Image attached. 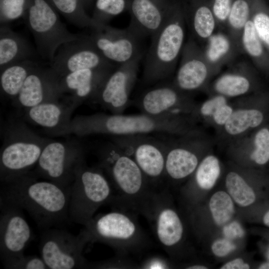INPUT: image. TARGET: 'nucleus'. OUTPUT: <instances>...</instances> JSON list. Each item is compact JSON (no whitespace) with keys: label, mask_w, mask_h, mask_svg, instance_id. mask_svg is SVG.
<instances>
[{"label":"nucleus","mask_w":269,"mask_h":269,"mask_svg":"<svg viewBox=\"0 0 269 269\" xmlns=\"http://www.w3.org/2000/svg\"><path fill=\"white\" fill-rule=\"evenodd\" d=\"M37 178L29 171L2 183L0 201L26 210L40 229L46 230L69 219L71 186Z\"/></svg>","instance_id":"1"},{"label":"nucleus","mask_w":269,"mask_h":269,"mask_svg":"<svg viewBox=\"0 0 269 269\" xmlns=\"http://www.w3.org/2000/svg\"><path fill=\"white\" fill-rule=\"evenodd\" d=\"M183 127L178 116L97 113L72 119L64 134L83 136L94 134L123 136L152 133H175Z\"/></svg>","instance_id":"2"},{"label":"nucleus","mask_w":269,"mask_h":269,"mask_svg":"<svg viewBox=\"0 0 269 269\" xmlns=\"http://www.w3.org/2000/svg\"><path fill=\"white\" fill-rule=\"evenodd\" d=\"M101 167L118 192L110 203H125L141 213L154 190L134 160L114 142L104 146L100 153Z\"/></svg>","instance_id":"3"},{"label":"nucleus","mask_w":269,"mask_h":269,"mask_svg":"<svg viewBox=\"0 0 269 269\" xmlns=\"http://www.w3.org/2000/svg\"><path fill=\"white\" fill-rule=\"evenodd\" d=\"M0 151V179L8 182L30 171L36 166L50 140L19 122L8 124L3 130Z\"/></svg>","instance_id":"4"},{"label":"nucleus","mask_w":269,"mask_h":269,"mask_svg":"<svg viewBox=\"0 0 269 269\" xmlns=\"http://www.w3.org/2000/svg\"><path fill=\"white\" fill-rule=\"evenodd\" d=\"M184 26L182 13L174 11L152 36L144 67L145 82L151 83L162 80L173 71L184 45Z\"/></svg>","instance_id":"5"},{"label":"nucleus","mask_w":269,"mask_h":269,"mask_svg":"<svg viewBox=\"0 0 269 269\" xmlns=\"http://www.w3.org/2000/svg\"><path fill=\"white\" fill-rule=\"evenodd\" d=\"M114 197L112 185L101 170L88 167L83 158L76 167L71 185L69 219L84 226L101 206L110 203Z\"/></svg>","instance_id":"6"},{"label":"nucleus","mask_w":269,"mask_h":269,"mask_svg":"<svg viewBox=\"0 0 269 269\" xmlns=\"http://www.w3.org/2000/svg\"><path fill=\"white\" fill-rule=\"evenodd\" d=\"M90 242H100L120 254L137 252L144 248L147 238L131 213L114 210L93 217L85 225Z\"/></svg>","instance_id":"7"},{"label":"nucleus","mask_w":269,"mask_h":269,"mask_svg":"<svg viewBox=\"0 0 269 269\" xmlns=\"http://www.w3.org/2000/svg\"><path fill=\"white\" fill-rule=\"evenodd\" d=\"M25 22L34 37L39 53L50 61L62 45L82 35L70 32L45 0H32Z\"/></svg>","instance_id":"8"},{"label":"nucleus","mask_w":269,"mask_h":269,"mask_svg":"<svg viewBox=\"0 0 269 269\" xmlns=\"http://www.w3.org/2000/svg\"><path fill=\"white\" fill-rule=\"evenodd\" d=\"M89 242L85 228L77 236L64 230L47 229L40 237V256L48 269L89 268L83 251Z\"/></svg>","instance_id":"9"},{"label":"nucleus","mask_w":269,"mask_h":269,"mask_svg":"<svg viewBox=\"0 0 269 269\" xmlns=\"http://www.w3.org/2000/svg\"><path fill=\"white\" fill-rule=\"evenodd\" d=\"M83 158V150L77 144L50 140L42 150L34 173L64 187L70 186L76 167Z\"/></svg>","instance_id":"10"},{"label":"nucleus","mask_w":269,"mask_h":269,"mask_svg":"<svg viewBox=\"0 0 269 269\" xmlns=\"http://www.w3.org/2000/svg\"><path fill=\"white\" fill-rule=\"evenodd\" d=\"M113 140L134 160L149 182L164 176L167 147L162 141L146 134L115 136Z\"/></svg>","instance_id":"11"},{"label":"nucleus","mask_w":269,"mask_h":269,"mask_svg":"<svg viewBox=\"0 0 269 269\" xmlns=\"http://www.w3.org/2000/svg\"><path fill=\"white\" fill-rule=\"evenodd\" d=\"M105 59L90 40L88 35L62 45L50 61V68L59 77L83 69L115 68Z\"/></svg>","instance_id":"12"},{"label":"nucleus","mask_w":269,"mask_h":269,"mask_svg":"<svg viewBox=\"0 0 269 269\" xmlns=\"http://www.w3.org/2000/svg\"><path fill=\"white\" fill-rule=\"evenodd\" d=\"M142 54L118 65L106 78L93 100L112 114H121L128 107Z\"/></svg>","instance_id":"13"},{"label":"nucleus","mask_w":269,"mask_h":269,"mask_svg":"<svg viewBox=\"0 0 269 269\" xmlns=\"http://www.w3.org/2000/svg\"><path fill=\"white\" fill-rule=\"evenodd\" d=\"M167 199L163 190L154 191L142 213L152 223L162 248L170 252L182 241L184 227L179 214Z\"/></svg>","instance_id":"14"},{"label":"nucleus","mask_w":269,"mask_h":269,"mask_svg":"<svg viewBox=\"0 0 269 269\" xmlns=\"http://www.w3.org/2000/svg\"><path fill=\"white\" fill-rule=\"evenodd\" d=\"M88 36L104 57L114 65L127 63L142 54L139 44L140 38L128 27L119 29L100 24L93 28Z\"/></svg>","instance_id":"15"},{"label":"nucleus","mask_w":269,"mask_h":269,"mask_svg":"<svg viewBox=\"0 0 269 269\" xmlns=\"http://www.w3.org/2000/svg\"><path fill=\"white\" fill-rule=\"evenodd\" d=\"M0 254L3 261L23 255L32 235L21 209L0 201Z\"/></svg>","instance_id":"16"},{"label":"nucleus","mask_w":269,"mask_h":269,"mask_svg":"<svg viewBox=\"0 0 269 269\" xmlns=\"http://www.w3.org/2000/svg\"><path fill=\"white\" fill-rule=\"evenodd\" d=\"M60 77L50 68L36 66L26 78L19 93L13 100L26 109L47 102L58 101L62 93Z\"/></svg>","instance_id":"17"},{"label":"nucleus","mask_w":269,"mask_h":269,"mask_svg":"<svg viewBox=\"0 0 269 269\" xmlns=\"http://www.w3.org/2000/svg\"><path fill=\"white\" fill-rule=\"evenodd\" d=\"M116 68L83 69L60 77L62 94L71 95V103L77 107L84 101L94 100L103 83Z\"/></svg>","instance_id":"18"},{"label":"nucleus","mask_w":269,"mask_h":269,"mask_svg":"<svg viewBox=\"0 0 269 269\" xmlns=\"http://www.w3.org/2000/svg\"><path fill=\"white\" fill-rule=\"evenodd\" d=\"M175 85H160L144 92L137 105L142 113L153 116H178L188 109L189 104Z\"/></svg>","instance_id":"19"},{"label":"nucleus","mask_w":269,"mask_h":269,"mask_svg":"<svg viewBox=\"0 0 269 269\" xmlns=\"http://www.w3.org/2000/svg\"><path fill=\"white\" fill-rule=\"evenodd\" d=\"M174 84L181 91L199 89L206 81L211 69L203 50L193 40L184 44Z\"/></svg>","instance_id":"20"},{"label":"nucleus","mask_w":269,"mask_h":269,"mask_svg":"<svg viewBox=\"0 0 269 269\" xmlns=\"http://www.w3.org/2000/svg\"><path fill=\"white\" fill-rule=\"evenodd\" d=\"M76 107L72 103L65 105L58 101L47 102L25 110L29 122L52 131L54 134L64 135Z\"/></svg>","instance_id":"21"},{"label":"nucleus","mask_w":269,"mask_h":269,"mask_svg":"<svg viewBox=\"0 0 269 269\" xmlns=\"http://www.w3.org/2000/svg\"><path fill=\"white\" fill-rule=\"evenodd\" d=\"M152 0H133L132 18L128 28L139 38L154 35L170 13L164 12Z\"/></svg>","instance_id":"22"},{"label":"nucleus","mask_w":269,"mask_h":269,"mask_svg":"<svg viewBox=\"0 0 269 269\" xmlns=\"http://www.w3.org/2000/svg\"><path fill=\"white\" fill-rule=\"evenodd\" d=\"M33 51L24 38L7 25L0 27V70L14 63L30 60Z\"/></svg>","instance_id":"23"},{"label":"nucleus","mask_w":269,"mask_h":269,"mask_svg":"<svg viewBox=\"0 0 269 269\" xmlns=\"http://www.w3.org/2000/svg\"><path fill=\"white\" fill-rule=\"evenodd\" d=\"M199 164L196 154L183 146L167 147L164 176L173 180L186 178L192 174Z\"/></svg>","instance_id":"24"},{"label":"nucleus","mask_w":269,"mask_h":269,"mask_svg":"<svg viewBox=\"0 0 269 269\" xmlns=\"http://www.w3.org/2000/svg\"><path fill=\"white\" fill-rule=\"evenodd\" d=\"M36 66L33 61L26 60L0 69L1 93L13 100L19 93L26 78Z\"/></svg>","instance_id":"25"},{"label":"nucleus","mask_w":269,"mask_h":269,"mask_svg":"<svg viewBox=\"0 0 269 269\" xmlns=\"http://www.w3.org/2000/svg\"><path fill=\"white\" fill-rule=\"evenodd\" d=\"M207 40V46L203 51L211 70L230 61L240 51L229 35L215 33Z\"/></svg>","instance_id":"26"},{"label":"nucleus","mask_w":269,"mask_h":269,"mask_svg":"<svg viewBox=\"0 0 269 269\" xmlns=\"http://www.w3.org/2000/svg\"><path fill=\"white\" fill-rule=\"evenodd\" d=\"M241 46L259 69L269 73V52L258 37L251 18L244 28Z\"/></svg>","instance_id":"27"},{"label":"nucleus","mask_w":269,"mask_h":269,"mask_svg":"<svg viewBox=\"0 0 269 269\" xmlns=\"http://www.w3.org/2000/svg\"><path fill=\"white\" fill-rule=\"evenodd\" d=\"M251 0H234L233 1L227 24L229 35L240 50L242 49L241 38L244 28L250 19Z\"/></svg>","instance_id":"28"},{"label":"nucleus","mask_w":269,"mask_h":269,"mask_svg":"<svg viewBox=\"0 0 269 269\" xmlns=\"http://www.w3.org/2000/svg\"><path fill=\"white\" fill-rule=\"evenodd\" d=\"M265 118L263 112L257 109L239 110L233 112L224 125L226 131L232 135L243 133L250 128L260 126Z\"/></svg>","instance_id":"29"},{"label":"nucleus","mask_w":269,"mask_h":269,"mask_svg":"<svg viewBox=\"0 0 269 269\" xmlns=\"http://www.w3.org/2000/svg\"><path fill=\"white\" fill-rule=\"evenodd\" d=\"M189 22L195 36L204 40L214 34L217 24L211 7L204 4H200L194 9Z\"/></svg>","instance_id":"30"},{"label":"nucleus","mask_w":269,"mask_h":269,"mask_svg":"<svg viewBox=\"0 0 269 269\" xmlns=\"http://www.w3.org/2000/svg\"><path fill=\"white\" fill-rule=\"evenodd\" d=\"M214 87L219 95L236 97L248 92L252 88V81L243 74L229 73L218 78Z\"/></svg>","instance_id":"31"},{"label":"nucleus","mask_w":269,"mask_h":269,"mask_svg":"<svg viewBox=\"0 0 269 269\" xmlns=\"http://www.w3.org/2000/svg\"><path fill=\"white\" fill-rule=\"evenodd\" d=\"M225 185L228 194L232 199L242 207H248L255 202L256 194L239 174L229 172L226 177Z\"/></svg>","instance_id":"32"},{"label":"nucleus","mask_w":269,"mask_h":269,"mask_svg":"<svg viewBox=\"0 0 269 269\" xmlns=\"http://www.w3.org/2000/svg\"><path fill=\"white\" fill-rule=\"evenodd\" d=\"M209 206L213 220L219 226L228 223L235 213L233 199L228 193L224 191H218L213 194Z\"/></svg>","instance_id":"33"},{"label":"nucleus","mask_w":269,"mask_h":269,"mask_svg":"<svg viewBox=\"0 0 269 269\" xmlns=\"http://www.w3.org/2000/svg\"><path fill=\"white\" fill-rule=\"evenodd\" d=\"M194 181L197 186L204 190H210L215 185L220 174L219 160L214 155H208L198 164Z\"/></svg>","instance_id":"34"},{"label":"nucleus","mask_w":269,"mask_h":269,"mask_svg":"<svg viewBox=\"0 0 269 269\" xmlns=\"http://www.w3.org/2000/svg\"><path fill=\"white\" fill-rule=\"evenodd\" d=\"M251 19L256 32L269 52V9L261 0H251Z\"/></svg>","instance_id":"35"},{"label":"nucleus","mask_w":269,"mask_h":269,"mask_svg":"<svg viewBox=\"0 0 269 269\" xmlns=\"http://www.w3.org/2000/svg\"><path fill=\"white\" fill-rule=\"evenodd\" d=\"M56 7L73 24L80 27H97L92 18L84 13L79 8L78 0H51Z\"/></svg>","instance_id":"36"},{"label":"nucleus","mask_w":269,"mask_h":269,"mask_svg":"<svg viewBox=\"0 0 269 269\" xmlns=\"http://www.w3.org/2000/svg\"><path fill=\"white\" fill-rule=\"evenodd\" d=\"M125 6V0H97L96 8L98 12L92 19L97 26L107 24L109 19L122 12Z\"/></svg>","instance_id":"37"},{"label":"nucleus","mask_w":269,"mask_h":269,"mask_svg":"<svg viewBox=\"0 0 269 269\" xmlns=\"http://www.w3.org/2000/svg\"><path fill=\"white\" fill-rule=\"evenodd\" d=\"M254 149L251 159L257 164L263 166L269 161V129L264 127L260 129L254 137Z\"/></svg>","instance_id":"38"},{"label":"nucleus","mask_w":269,"mask_h":269,"mask_svg":"<svg viewBox=\"0 0 269 269\" xmlns=\"http://www.w3.org/2000/svg\"><path fill=\"white\" fill-rule=\"evenodd\" d=\"M5 269H48L43 259L36 256H24L12 258L2 261Z\"/></svg>","instance_id":"39"},{"label":"nucleus","mask_w":269,"mask_h":269,"mask_svg":"<svg viewBox=\"0 0 269 269\" xmlns=\"http://www.w3.org/2000/svg\"><path fill=\"white\" fill-rule=\"evenodd\" d=\"M25 0H0V24L20 17L23 13Z\"/></svg>","instance_id":"40"},{"label":"nucleus","mask_w":269,"mask_h":269,"mask_svg":"<svg viewBox=\"0 0 269 269\" xmlns=\"http://www.w3.org/2000/svg\"><path fill=\"white\" fill-rule=\"evenodd\" d=\"M232 3V0H213L211 9L217 23H227Z\"/></svg>","instance_id":"41"},{"label":"nucleus","mask_w":269,"mask_h":269,"mask_svg":"<svg viewBox=\"0 0 269 269\" xmlns=\"http://www.w3.org/2000/svg\"><path fill=\"white\" fill-rule=\"evenodd\" d=\"M236 248V245L230 239H220L212 244L211 250L216 256L223 257L234 251Z\"/></svg>","instance_id":"42"},{"label":"nucleus","mask_w":269,"mask_h":269,"mask_svg":"<svg viewBox=\"0 0 269 269\" xmlns=\"http://www.w3.org/2000/svg\"><path fill=\"white\" fill-rule=\"evenodd\" d=\"M226 103L227 100L225 96L221 95H218L202 104L200 110V113L204 116H212L218 108Z\"/></svg>","instance_id":"43"},{"label":"nucleus","mask_w":269,"mask_h":269,"mask_svg":"<svg viewBox=\"0 0 269 269\" xmlns=\"http://www.w3.org/2000/svg\"><path fill=\"white\" fill-rule=\"evenodd\" d=\"M233 112L232 107L226 103L218 108L212 117L216 124L224 125L230 118Z\"/></svg>","instance_id":"44"},{"label":"nucleus","mask_w":269,"mask_h":269,"mask_svg":"<svg viewBox=\"0 0 269 269\" xmlns=\"http://www.w3.org/2000/svg\"><path fill=\"white\" fill-rule=\"evenodd\" d=\"M225 225L223 229V233L227 239L231 240V239L241 237L243 236V230L238 222H233Z\"/></svg>","instance_id":"45"},{"label":"nucleus","mask_w":269,"mask_h":269,"mask_svg":"<svg viewBox=\"0 0 269 269\" xmlns=\"http://www.w3.org/2000/svg\"><path fill=\"white\" fill-rule=\"evenodd\" d=\"M168 267L167 263L163 259L157 257L148 259L142 266V268L150 269H167Z\"/></svg>","instance_id":"46"},{"label":"nucleus","mask_w":269,"mask_h":269,"mask_svg":"<svg viewBox=\"0 0 269 269\" xmlns=\"http://www.w3.org/2000/svg\"><path fill=\"white\" fill-rule=\"evenodd\" d=\"M250 268V265L241 258L230 261L220 268L221 269H248Z\"/></svg>","instance_id":"47"},{"label":"nucleus","mask_w":269,"mask_h":269,"mask_svg":"<svg viewBox=\"0 0 269 269\" xmlns=\"http://www.w3.org/2000/svg\"><path fill=\"white\" fill-rule=\"evenodd\" d=\"M262 221L264 225L269 228V209L264 214Z\"/></svg>","instance_id":"48"},{"label":"nucleus","mask_w":269,"mask_h":269,"mask_svg":"<svg viewBox=\"0 0 269 269\" xmlns=\"http://www.w3.org/2000/svg\"><path fill=\"white\" fill-rule=\"evenodd\" d=\"M187 269H208L207 267L204 266L196 265L189 266Z\"/></svg>","instance_id":"49"},{"label":"nucleus","mask_w":269,"mask_h":269,"mask_svg":"<svg viewBox=\"0 0 269 269\" xmlns=\"http://www.w3.org/2000/svg\"><path fill=\"white\" fill-rule=\"evenodd\" d=\"M260 269H269V262L262 263L259 266Z\"/></svg>","instance_id":"50"},{"label":"nucleus","mask_w":269,"mask_h":269,"mask_svg":"<svg viewBox=\"0 0 269 269\" xmlns=\"http://www.w3.org/2000/svg\"><path fill=\"white\" fill-rule=\"evenodd\" d=\"M268 258L269 259V254H268Z\"/></svg>","instance_id":"51"}]
</instances>
